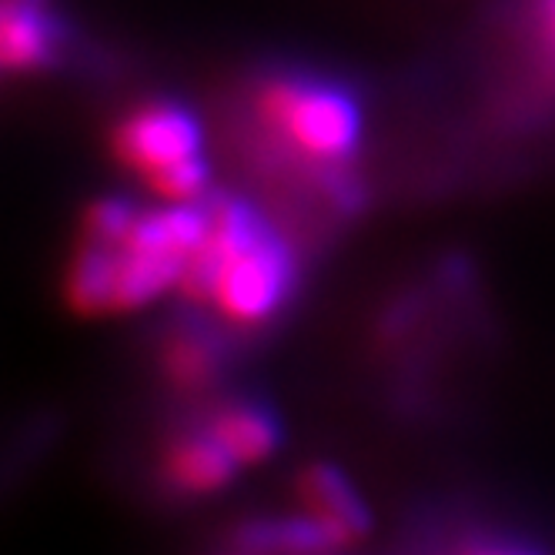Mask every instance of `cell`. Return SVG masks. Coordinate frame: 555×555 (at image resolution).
Returning <instances> with one entry per match:
<instances>
[{"mask_svg": "<svg viewBox=\"0 0 555 555\" xmlns=\"http://www.w3.org/2000/svg\"><path fill=\"white\" fill-rule=\"evenodd\" d=\"M258 111L264 125L314 162H341L359 144L362 114L345 91L332 85L278 77L261 88Z\"/></svg>", "mask_w": 555, "mask_h": 555, "instance_id": "1", "label": "cell"}, {"mask_svg": "<svg viewBox=\"0 0 555 555\" xmlns=\"http://www.w3.org/2000/svg\"><path fill=\"white\" fill-rule=\"evenodd\" d=\"M295 282V261L288 245L271 228L237 248L218 271L211 301L234 325H261L285 305Z\"/></svg>", "mask_w": 555, "mask_h": 555, "instance_id": "2", "label": "cell"}, {"mask_svg": "<svg viewBox=\"0 0 555 555\" xmlns=\"http://www.w3.org/2000/svg\"><path fill=\"white\" fill-rule=\"evenodd\" d=\"M197 147H202V128L178 104H144L114 131V154L144 178L194 157Z\"/></svg>", "mask_w": 555, "mask_h": 555, "instance_id": "3", "label": "cell"}, {"mask_svg": "<svg viewBox=\"0 0 555 555\" xmlns=\"http://www.w3.org/2000/svg\"><path fill=\"white\" fill-rule=\"evenodd\" d=\"M242 468L237 459L215 439L211 428H202L175 442L165 455V475L178 492L188 495H211L224 489L234 472Z\"/></svg>", "mask_w": 555, "mask_h": 555, "instance_id": "4", "label": "cell"}, {"mask_svg": "<svg viewBox=\"0 0 555 555\" xmlns=\"http://www.w3.org/2000/svg\"><path fill=\"white\" fill-rule=\"evenodd\" d=\"M117 271H121V245L111 242H88L74 255L67 268V301L81 314H101L117 308Z\"/></svg>", "mask_w": 555, "mask_h": 555, "instance_id": "5", "label": "cell"}, {"mask_svg": "<svg viewBox=\"0 0 555 555\" xmlns=\"http://www.w3.org/2000/svg\"><path fill=\"white\" fill-rule=\"evenodd\" d=\"M54 54V21L44 0H4L0 14V57L8 70H30Z\"/></svg>", "mask_w": 555, "mask_h": 555, "instance_id": "6", "label": "cell"}, {"mask_svg": "<svg viewBox=\"0 0 555 555\" xmlns=\"http://www.w3.org/2000/svg\"><path fill=\"white\" fill-rule=\"evenodd\" d=\"M188 261L165 251L131 248L121 242V271H117V311L151 305L157 295L181 288Z\"/></svg>", "mask_w": 555, "mask_h": 555, "instance_id": "7", "label": "cell"}, {"mask_svg": "<svg viewBox=\"0 0 555 555\" xmlns=\"http://www.w3.org/2000/svg\"><path fill=\"white\" fill-rule=\"evenodd\" d=\"M215 439L237 459V465H258L264 462L278 442H282V431H278V422L248 402H237V405H224L221 412H215V418L208 422Z\"/></svg>", "mask_w": 555, "mask_h": 555, "instance_id": "8", "label": "cell"}, {"mask_svg": "<svg viewBox=\"0 0 555 555\" xmlns=\"http://www.w3.org/2000/svg\"><path fill=\"white\" fill-rule=\"evenodd\" d=\"M301 495L308 502V512H319L325 519H332L335 526H341L354 542H359L372 519H369V508L362 505V499L354 495L351 482L345 475L332 465H311L301 475Z\"/></svg>", "mask_w": 555, "mask_h": 555, "instance_id": "9", "label": "cell"}, {"mask_svg": "<svg viewBox=\"0 0 555 555\" xmlns=\"http://www.w3.org/2000/svg\"><path fill=\"white\" fill-rule=\"evenodd\" d=\"M165 372L184 388L205 385L215 375V348L197 335H181L165 348Z\"/></svg>", "mask_w": 555, "mask_h": 555, "instance_id": "10", "label": "cell"}, {"mask_svg": "<svg viewBox=\"0 0 555 555\" xmlns=\"http://www.w3.org/2000/svg\"><path fill=\"white\" fill-rule=\"evenodd\" d=\"M147 181H151V191L157 197H165L168 205H194L208 188V165L194 154V157H184V162H175L162 171H154Z\"/></svg>", "mask_w": 555, "mask_h": 555, "instance_id": "11", "label": "cell"}, {"mask_svg": "<svg viewBox=\"0 0 555 555\" xmlns=\"http://www.w3.org/2000/svg\"><path fill=\"white\" fill-rule=\"evenodd\" d=\"M138 221V211L121 202V197H104V202L91 205L85 215V234L94 237V242H111V245H121L125 237L131 234Z\"/></svg>", "mask_w": 555, "mask_h": 555, "instance_id": "12", "label": "cell"}, {"mask_svg": "<svg viewBox=\"0 0 555 555\" xmlns=\"http://www.w3.org/2000/svg\"><path fill=\"white\" fill-rule=\"evenodd\" d=\"M542 21H545V34L555 44V0H542Z\"/></svg>", "mask_w": 555, "mask_h": 555, "instance_id": "13", "label": "cell"}]
</instances>
